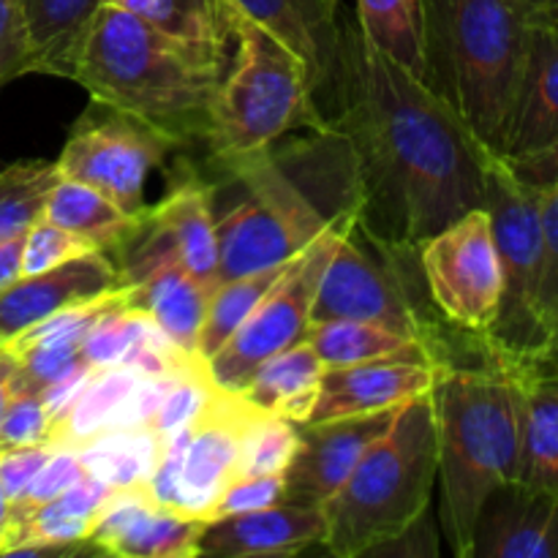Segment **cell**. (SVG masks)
I'll return each instance as SVG.
<instances>
[{
	"label": "cell",
	"instance_id": "obj_17",
	"mask_svg": "<svg viewBox=\"0 0 558 558\" xmlns=\"http://www.w3.org/2000/svg\"><path fill=\"white\" fill-rule=\"evenodd\" d=\"M232 3L240 14L267 27L303 60L316 101L336 96L343 25H347L341 20V0H232Z\"/></svg>",
	"mask_w": 558,
	"mask_h": 558
},
{
	"label": "cell",
	"instance_id": "obj_41",
	"mask_svg": "<svg viewBox=\"0 0 558 558\" xmlns=\"http://www.w3.org/2000/svg\"><path fill=\"white\" fill-rule=\"evenodd\" d=\"M52 441L47 445H33V447H20V450H0V488L9 496V505H14L25 488L31 485V480L36 477L38 469L47 463V458L54 452Z\"/></svg>",
	"mask_w": 558,
	"mask_h": 558
},
{
	"label": "cell",
	"instance_id": "obj_12",
	"mask_svg": "<svg viewBox=\"0 0 558 558\" xmlns=\"http://www.w3.org/2000/svg\"><path fill=\"white\" fill-rule=\"evenodd\" d=\"M256 409L238 392L213 385L205 407L189 425L180 463L178 510L205 518L229 483L238 474L240 447Z\"/></svg>",
	"mask_w": 558,
	"mask_h": 558
},
{
	"label": "cell",
	"instance_id": "obj_26",
	"mask_svg": "<svg viewBox=\"0 0 558 558\" xmlns=\"http://www.w3.org/2000/svg\"><path fill=\"white\" fill-rule=\"evenodd\" d=\"M31 44V74L74 76L76 58L104 0H20Z\"/></svg>",
	"mask_w": 558,
	"mask_h": 558
},
{
	"label": "cell",
	"instance_id": "obj_48",
	"mask_svg": "<svg viewBox=\"0 0 558 558\" xmlns=\"http://www.w3.org/2000/svg\"><path fill=\"white\" fill-rule=\"evenodd\" d=\"M104 3H118V0H104Z\"/></svg>",
	"mask_w": 558,
	"mask_h": 558
},
{
	"label": "cell",
	"instance_id": "obj_34",
	"mask_svg": "<svg viewBox=\"0 0 558 558\" xmlns=\"http://www.w3.org/2000/svg\"><path fill=\"white\" fill-rule=\"evenodd\" d=\"M294 450H298V423H289L278 414L256 412L245 428L234 480L287 474Z\"/></svg>",
	"mask_w": 558,
	"mask_h": 558
},
{
	"label": "cell",
	"instance_id": "obj_43",
	"mask_svg": "<svg viewBox=\"0 0 558 558\" xmlns=\"http://www.w3.org/2000/svg\"><path fill=\"white\" fill-rule=\"evenodd\" d=\"M436 554H439V537H436L428 512H425V515L417 518L407 532H401L398 537H392L390 543L374 548L368 556H436Z\"/></svg>",
	"mask_w": 558,
	"mask_h": 558
},
{
	"label": "cell",
	"instance_id": "obj_37",
	"mask_svg": "<svg viewBox=\"0 0 558 558\" xmlns=\"http://www.w3.org/2000/svg\"><path fill=\"white\" fill-rule=\"evenodd\" d=\"M82 477H87V469L80 450H74V447H54V452L47 458V463H44V466L38 469L36 477L31 480L25 494L11 505L9 523L27 515V512H33L36 507L47 505V501L58 499L60 494H65V490H69L71 485L80 483Z\"/></svg>",
	"mask_w": 558,
	"mask_h": 558
},
{
	"label": "cell",
	"instance_id": "obj_32",
	"mask_svg": "<svg viewBox=\"0 0 558 558\" xmlns=\"http://www.w3.org/2000/svg\"><path fill=\"white\" fill-rule=\"evenodd\" d=\"M287 267L289 265L276 267V270L229 278V281H221L213 289L210 300H207L205 322H202L199 330V341H196V354H199L202 363H207L234 336V330L248 319L251 311L270 292V287L281 278Z\"/></svg>",
	"mask_w": 558,
	"mask_h": 558
},
{
	"label": "cell",
	"instance_id": "obj_47",
	"mask_svg": "<svg viewBox=\"0 0 558 558\" xmlns=\"http://www.w3.org/2000/svg\"><path fill=\"white\" fill-rule=\"evenodd\" d=\"M9 510H11L9 496H5L3 488H0V543H3V534L5 529H9Z\"/></svg>",
	"mask_w": 558,
	"mask_h": 558
},
{
	"label": "cell",
	"instance_id": "obj_27",
	"mask_svg": "<svg viewBox=\"0 0 558 558\" xmlns=\"http://www.w3.org/2000/svg\"><path fill=\"white\" fill-rule=\"evenodd\" d=\"M44 218L82 234L101 251L123 248L142 227L145 216H129L120 210L109 196L80 180L60 178L49 189L47 202H44Z\"/></svg>",
	"mask_w": 558,
	"mask_h": 558
},
{
	"label": "cell",
	"instance_id": "obj_23",
	"mask_svg": "<svg viewBox=\"0 0 558 558\" xmlns=\"http://www.w3.org/2000/svg\"><path fill=\"white\" fill-rule=\"evenodd\" d=\"M554 140H558V33L534 20L505 158L526 156Z\"/></svg>",
	"mask_w": 558,
	"mask_h": 558
},
{
	"label": "cell",
	"instance_id": "obj_11",
	"mask_svg": "<svg viewBox=\"0 0 558 558\" xmlns=\"http://www.w3.org/2000/svg\"><path fill=\"white\" fill-rule=\"evenodd\" d=\"M354 223H357V218L343 223L341 232H338L336 248H332L330 262L322 272L311 322H379V325L420 338L436 349L434 332L403 292L401 272L390 262H385V256L365 251V245L357 240Z\"/></svg>",
	"mask_w": 558,
	"mask_h": 558
},
{
	"label": "cell",
	"instance_id": "obj_13",
	"mask_svg": "<svg viewBox=\"0 0 558 558\" xmlns=\"http://www.w3.org/2000/svg\"><path fill=\"white\" fill-rule=\"evenodd\" d=\"M205 518L158 505L145 485L114 488L93 526V554L118 558H194Z\"/></svg>",
	"mask_w": 558,
	"mask_h": 558
},
{
	"label": "cell",
	"instance_id": "obj_25",
	"mask_svg": "<svg viewBox=\"0 0 558 558\" xmlns=\"http://www.w3.org/2000/svg\"><path fill=\"white\" fill-rule=\"evenodd\" d=\"M305 341L314 347L327 368L357 363H379V360H412V363L447 365L430 343L398 332L379 322L365 319H322L311 322Z\"/></svg>",
	"mask_w": 558,
	"mask_h": 558
},
{
	"label": "cell",
	"instance_id": "obj_42",
	"mask_svg": "<svg viewBox=\"0 0 558 558\" xmlns=\"http://www.w3.org/2000/svg\"><path fill=\"white\" fill-rule=\"evenodd\" d=\"M505 161L510 163V169L523 180V183L534 185V189H550V185H558V140L539 147V150L526 153V156L505 158Z\"/></svg>",
	"mask_w": 558,
	"mask_h": 558
},
{
	"label": "cell",
	"instance_id": "obj_45",
	"mask_svg": "<svg viewBox=\"0 0 558 558\" xmlns=\"http://www.w3.org/2000/svg\"><path fill=\"white\" fill-rule=\"evenodd\" d=\"M11 374H14V357L5 349H0V423H3L5 403L11 396Z\"/></svg>",
	"mask_w": 558,
	"mask_h": 558
},
{
	"label": "cell",
	"instance_id": "obj_38",
	"mask_svg": "<svg viewBox=\"0 0 558 558\" xmlns=\"http://www.w3.org/2000/svg\"><path fill=\"white\" fill-rule=\"evenodd\" d=\"M52 441V423L38 392L11 390L0 423V450L47 445Z\"/></svg>",
	"mask_w": 558,
	"mask_h": 558
},
{
	"label": "cell",
	"instance_id": "obj_7",
	"mask_svg": "<svg viewBox=\"0 0 558 558\" xmlns=\"http://www.w3.org/2000/svg\"><path fill=\"white\" fill-rule=\"evenodd\" d=\"M483 207L490 216L496 251H499L501 305L496 325L480 341L496 357H548V338L539 319V270H543L539 189L523 183L510 163L494 153L485 169Z\"/></svg>",
	"mask_w": 558,
	"mask_h": 558
},
{
	"label": "cell",
	"instance_id": "obj_10",
	"mask_svg": "<svg viewBox=\"0 0 558 558\" xmlns=\"http://www.w3.org/2000/svg\"><path fill=\"white\" fill-rule=\"evenodd\" d=\"M434 308L458 330L485 338L501 305V265L485 207L463 213L417 245Z\"/></svg>",
	"mask_w": 558,
	"mask_h": 558
},
{
	"label": "cell",
	"instance_id": "obj_29",
	"mask_svg": "<svg viewBox=\"0 0 558 558\" xmlns=\"http://www.w3.org/2000/svg\"><path fill=\"white\" fill-rule=\"evenodd\" d=\"M354 22L374 47L425 80L423 0H354Z\"/></svg>",
	"mask_w": 558,
	"mask_h": 558
},
{
	"label": "cell",
	"instance_id": "obj_16",
	"mask_svg": "<svg viewBox=\"0 0 558 558\" xmlns=\"http://www.w3.org/2000/svg\"><path fill=\"white\" fill-rule=\"evenodd\" d=\"M322 507L278 501L240 515L205 523L196 556L207 558H289L305 554L325 539Z\"/></svg>",
	"mask_w": 558,
	"mask_h": 558
},
{
	"label": "cell",
	"instance_id": "obj_30",
	"mask_svg": "<svg viewBox=\"0 0 558 558\" xmlns=\"http://www.w3.org/2000/svg\"><path fill=\"white\" fill-rule=\"evenodd\" d=\"M161 447L163 439H158L147 428L109 430L82 445L80 456L87 474L101 483L112 488H134V485H147L161 456Z\"/></svg>",
	"mask_w": 558,
	"mask_h": 558
},
{
	"label": "cell",
	"instance_id": "obj_18",
	"mask_svg": "<svg viewBox=\"0 0 558 558\" xmlns=\"http://www.w3.org/2000/svg\"><path fill=\"white\" fill-rule=\"evenodd\" d=\"M441 368L445 365L412 363V360H379V363L325 368L308 423L390 412L434 390Z\"/></svg>",
	"mask_w": 558,
	"mask_h": 558
},
{
	"label": "cell",
	"instance_id": "obj_44",
	"mask_svg": "<svg viewBox=\"0 0 558 558\" xmlns=\"http://www.w3.org/2000/svg\"><path fill=\"white\" fill-rule=\"evenodd\" d=\"M22 243L25 234L0 243V292H5L22 276Z\"/></svg>",
	"mask_w": 558,
	"mask_h": 558
},
{
	"label": "cell",
	"instance_id": "obj_1",
	"mask_svg": "<svg viewBox=\"0 0 558 558\" xmlns=\"http://www.w3.org/2000/svg\"><path fill=\"white\" fill-rule=\"evenodd\" d=\"M332 129L352 153L360 223L392 248H417L485 205L494 150L425 80L343 25Z\"/></svg>",
	"mask_w": 558,
	"mask_h": 558
},
{
	"label": "cell",
	"instance_id": "obj_8",
	"mask_svg": "<svg viewBox=\"0 0 558 558\" xmlns=\"http://www.w3.org/2000/svg\"><path fill=\"white\" fill-rule=\"evenodd\" d=\"M178 147H185V142L169 131L118 107L93 101L71 129L54 167L60 178L80 180L101 191L129 216H145L147 178Z\"/></svg>",
	"mask_w": 558,
	"mask_h": 558
},
{
	"label": "cell",
	"instance_id": "obj_24",
	"mask_svg": "<svg viewBox=\"0 0 558 558\" xmlns=\"http://www.w3.org/2000/svg\"><path fill=\"white\" fill-rule=\"evenodd\" d=\"M327 365L308 341L292 343L267 357L238 392L256 412L278 414L289 423H308Z\"/></svg>",
	"mask_w": 558,
	"mask_h": 558
},
{
	"label": "cell",
	"instance_id": "obj_31",
	"mask_svg": "<svg viewBox=\"0 0 558 558\" xmlns=\"http://www.w3.org/2000/svg\"><path fill=\"white\" fill-rule=\"evenodd\" d=\"M140 376L145 374H140L136 368H129V365L96 371L90 376V381L82 387V392L76 396L74 407L69 409L63 423L54 428L52 445L80 450L82 445L101 436L107 430L109 420L114 417L118 407L123 403V398L140 381Z\"/></svg>",
	"mask_w": 558,
	"mask_h": 558
},
{
	"label": "cell",
	"instance_id": "obj_33",
	"mask_svg": "<svg viewBox=\"0 0 558 558\" xmlns=\"http://www.w3.org/2000/svg\"><path fill=\"white\" fill-rule=\"evenodd\" d=\"M54 180V161H16L0 172V243L25 234L41 218Z\"/></svg>",
	"mask_w": 558,
	"mask_h": 558
},
{
	"label": "cell",
	"instance_id": "obj_22",
	"mask_svg": "<svg viewBox=\"0 0 558 558\" xmlns=\"http://www.w3.org/2000/svg\"><path fill=\"white\" fill-rule=\"evenodd\" d=\"M145 227L205 283L218 287V234L210 189L199 180L169 191L156 207L145 210Z\"/></svg>",
	"mask_w": 558,
	"mask_h": 558
},
{
	"label": "cell",
	"instance_id": "obj_35",
	"mask_svg": "<svg viewBox=\"0 0 558 558\" xmlns=\"http://www.w3.org/2000/svg\"><path fill=\"white\" fill-rule=\"evenodd\" d=\"M543 270H539V319L550 354H558V185L539 189Z\"/></svg>",
	"mask_w": 558,
	"mask_h": 558
},
{
	"label": "cell",
	"instance_id": "obj_39",
	"mask_svg": "<svg viewBox=\"0 0 558 558\" xmlns=\"http://www.w3.org/2000/svg\"><path fill=\"white\" fill-rule=\"evenodd\" d=\"M283 490H287V477L283 474H270V477H240L223 488L216 505L207 510L205 521L213 518L240 515V512H254L262 507H272L283 501Z\"/></svg>",
	"mask_w": 558,
	"mask_h": 558
},
{
	"label": "cell",
	"instance_id": "obj_4",
	"mask_svg": "<svg viewBox=\"0 0 558 558\" xmlns=\"http://www.w3.org/2000/svg\"><path fill=\"white\" fill-rule=\"evenodd\" d=\"M423 27L425 82L505 156L532 44V0H423Z\"/></svg>",
	"mask_w": 558,
	"mask_h": 558
},
{
	"label": "cell",
	"instance_id": "obj_40",
	"mask_svg": "<svg viewBox=\"0 0 558 558\" xmlns=\"http://www.w3.org/2000/svg\"><path fill=\"white\" fill-rule=\"evenodd\" d=\"M31 74V44L20 0H0V85Z\"/></svg>",
	"mask_w": 558,
	"mask_h": 558
},
{
	"label": "cell",
	"instance_id": "obj_2",
	"mask_svg": "<svg viewBox=\"0 0 558 558\" xmlns=\"http://www.w3.org/2000/svg\"><path fill=\"white\" fill-rule=\"evenodd\" d=\"M227 54L167 36L120 3H104L76 58V85L189 145L210 131Z\"/></svg>",
	"mask_w": 558,
	"mask_h": 558
},
{
	"label": "cell",
	"instance_id": "obj_15",
	"mask_svg": "<svg viewBox=\"0 0 558 558\" xmlns=\"http://www.w3.org/2000/svg\"><path fill=\"white\" fill-rule=\"evenodd\" d=\"M123 287V272L107 251H93L36 276H20L0 292V341H11L58 311Z\"/></svg>",
	"mask_w": 558,
	"mask_h": 558
},
{
	"label": "cell",
	"instance_id": "obj_9",
	"mask_svg": "<svg viewBox=\"0 0 558 558\" xmlns=\"http://www.w3.org/2000/svg\"><path fill=\"white\" fill-rule=\"evenodd\" d=\"M349 216L311 240L281 272L270 292L259 300L248 319L234 330V336L205 363L207 376L216 387L227 392H240L256 368L272 354L283 352L292 343L303 341L311 319H314V300L319 292L322 272L336 248L338 232Z\"/></svg>",
	"mask_w": 558,
	"mask_h": 558
},
{
	"label": "cell",
	"instance_id": "obj_3",
	"mask_svg": "<svg viewBox=\"0 0 558 558\" xmlns=\"http://www.w3.org/2000/svg\"><path fill=\"white\" fill-rule=\"evenodd\" d=\"M441 526L458 558H472L474 523L485 499L518 480L521 398L512 365L488 354L483 368L445 365L430 390Z\"/></svg>",
	"mask_w": 558,
	"mask_h": 558
},
{
	"label": "cell",
	"instance_id": "obj_6",
	"mask_svg": "<svg viewBox=\"0 0 558 558\" xmlns=\"http://www.w3.org/2000/svg\"><path fill=\"white\" fill-rule=\"evenodd\" d=\"M238 54L213 101L207 145L216 158L267 150L289 131L332 129L311 87L303 60L259 22L238 16Z\"/></svg>",
	"mask_w": 558,
	"mask_h": 558
},
{
	"label": "cell",
	"instance_id": "obj_5",
	"mask_svg": "<svg viewBox=\"0 0 558 558\" xmlns=\"http://www.w3.org/2000/svg\"><path fill=\"white\" fill-rule=\"evenodd\" d=\"M436 417L430 392L403 403L385 434L363 452L341 488L322 505L327 554L368 556L407 532L434 499Z\"/></svg>",
	"mask_w": 558,
	"mask_h": 558
},
{
	"label": "cell",
	"instance_id": "obj_19",
	"mask_svg": "<svg viewBox=\"0 0 558 558\" xmlns=\"http://www.w3.org/2000/svg\"><path fill=\"white\" fill-rule=\"evenodd\" d=\"M472 558H558V494L496 488L474 523Z\"/></svg>",
	"mask_w": 558,
	"mask_h": 558
},
{
	"label": "cell",
	"instance_id": "obj_20",
	"mask_svg": "<svg viewBox=\"0 0 558 558\" xmlns=\"http://www.w3.org/2000/svg\"><path fill=\"white\" fill-rule=\"evenodd\" d=\"M243 191V199L216 216L218 283L289 265L311 243L276 205Z\"/></svg>",
	"mask_w": 558,
	"mask_h": 558
},
{
	"label": "cell",
	"instance_id": "obj_46",
	"mask_svg": "<svg viewBox=\"0 0 558 558\" xmlns=\"http://www.w3.org/2000/svg\"><path fill=\"white\" fill-rule=\"evenodd\" d=\"M534 20L558 33V0H532Z\"/></svg>",
	"mask_w": 558,
	"mask_h": 558
},
{
	"label": "cell",
	"instance_id": "obj_14",
	"mask_svg": "<svg viewBox=\"0 0 558 558\" xmlns=\"http://www.w3.org/2000/svg\"><path fill=\"white\" fill-rule=\"evenodd\" d=\"M401 409V407H398ZM398 409L363 417L319 420L298 425V450L287 469L283 501L322 507L352 474L363 452L385 434Z\"/></svg>",
	"mask_w": 558,
	"mask_h": 558
},
{
	"label": "cell",
	"instance_id": "obj_28",
	"mask_svg": "<svg viewBox=\"0 0 558 558\" xmlns=\"http://www.w3.org/2000/svg\"><path fill=\"white\" fill-rule=\"evenodd\" d=\"M167 36L191 47L227 54L240 11L232 0H118Z\"/></svg>",
	"mask_w": 558,
	"mask_h": 558
},
{
	"label": "cell",
	"instance_id": "obj_21",
	"mask_svg": "<svg viewBox=\"0 0 558 558\" xmlns=\"http://www.w3.org/2000/svg\"><path fill=\"white\" fill-rule=\"evenodd\" d=\"M507 363L512 365L521 398V461L515 483L558 494V354Z\"/></svg>",
	"mask_w": 558,
	"mask_h": 558
},
{
	"label": "cell",
	"instance_id": "obj_36",
	"mask_svg": "<svg viewBox=\"0 0 558 558\" xmlns=\"http://www.w3.org/2000/svg\"><path fill=\"white\" fill-rule=\"evenodd\" d=\"M101 251L96 243H90L82 234L71 232V229L60 227V223L49 221V218H38L31 229L25 232V243H22V276H36V272L52 270V267L63 265V262L80 259V256Z\"/></svg>",
	"mask_w": 558,
	"mask_h": 558
}]
</instances>
